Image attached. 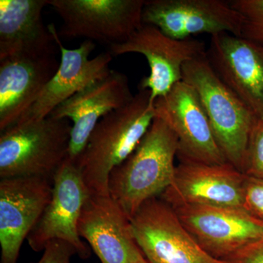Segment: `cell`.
Listing matches in <instances>:
<instances>
[{"instance_id": "cell-1", "label": "cell", "mask_w": 263, "mask_h": 263, "mask_svg": "<svg viewBox=\"0 0 263 263\" xmlns=\"http://www.w3.org/2000/svg\"><path fill=\"white\" fill-rule=\"evenodd\" d=\"M155 118L150 91L139 89L129 103L98 122L76 163L90 195H110V173L136 149Z\"/></svg>"}, {"instance_id": "cell-2", "label": "cell", "mask_w": 263, "mask_h": 263, "mask_svg": "<svg viewBox=\"0 0 263 263\" xmlns=\"http://www.w3.org/2000/svg\"><path fill=\"white\" fill-rule=\"evenodd\" d=\"M178 148L174 131L156 117L136 149L111 171L109 194L129 219L145 202L160 195L172 183Z\"/></svg>"}, {"instance_id": "cell-3", "label": "cell", "mask_w": 263, "mask_h": 263, "mask_svg": "<svg viewBox=\"0 0 263 263\" xmlns=\"http://www.w3.org/2000/svg\"><path fill=\"white\" fill-rule=\"evenodd\" d=\"M182 77L198 95L227 162L245 174L249 138L259 118L216 76L206 54L186 62Z\"/></svg>"}, {"instance_id": "cell-4", "label": "cell", "mask_w": 263, "mask_h": 263, "mask_svg": "<svg viewBox=\"0 0 263 263\" xmlns=\"http://www.w3.org/2000/svg\"><path fill=\"white\" fill-rule=\"evenodd\" d=\"M72 125L51 117L15 124L0 135V178L53 176L68 158Z\"/></svg>"}, {"instance_id": "cell-5", "label": "cell", "mask_w": 263, "mask_h": 263, "mask_svg": "<svg viewBox=\"0 0 263 263\" xmlns=\"http://www.w3.org/2000/svg\"><path fill=\"white\" fill-rule=\"evenodd\" d=\"M146 0H48L62 19V38L84 37L108 46L125 42L143 25Z\"/></svg>"}, {"instance_id": "cell-6", "label": "cell", "mask_w": 263, "mask_h": 263, "mask_svg": "<svg viewBox=\"0 0 263 263\" xmlns=\"http://www.w3.org/2000/svg\"><path fill=\"white\" fill-rule=\"evenodd\" d=\"M130 222L137 243L150 263H229L205 252L162 198L145 202Z\"/></svg>"}, {"instance_id": "cell-7", "label": "cell", "mask_w": 263, "mask_h": 263, "mask_svg": "<svg viewBox=\"0 0 263 263\" xmlns=\"http://www.w3.org/2000/svg\"><path fill=\"white\" fill-rule=\"evenodd\" d=\"M108 49L113 57L136 53L146 57L150 74L142 79L138 88L148 90L153 102L182 81L183 67L186 62L206 54L201 41L174 39L148 24H143L125 42L112 45Z\"/></svg>"}, {"instance_id": "cell-8", "label": "cell", "mask_w": 263, "mask_h": 263, "mask_svg": "<svg viewBox=\"0 0 263 263\" xmlns=\"http://www.w3.org/2000/svg\"><path fill=\"white\" fill-rule=\"evenodd\" d=\"M156 117L164 121L178 138L181 162L228 163L214 137L209 118L193 86L181 81L154 102Z\"/></svg>"}, {"instance_id": "cell-9", "label": "cell", "mask_w": 263, "mask_h": 263, "mask_svg": "<svg viewBox=\"0 0 263 263\" xmlns=\"http://www.w3.org/2000/svg\"><path fill=\"white\" fill-rule=\"evenodd\" d=\"M89 194L80 170L67 158L53 176L51 200L27 237L33 251L41 252L52 240H61L70 243L81 259L89 258L91 250L78 231Z\"/></svg>"}, {"instance_id": "cell-10", "label": "cell", "mask_w": 263, "mask_h": 263, "mask_svg": "<svg viewBox=\"0 0 263 263\" xmlns=\"http://www.w3.org/2000/svg\"><path fill=\"white\" fill-rule=\"evenodd\" d=\"M142 22L176 40L228 32L241 37L243 18L226 0H146Z\"/></svg>"}, {"instance_id": "cell-11", "label": "cell", "mask_w": 263, "mask_h": 263, "mask_svg": "<svg viewBox=\"0 0 263 263\" xmlns=\"http://www.w3.org/2000/svg\"><path fill=\"white\" fill-rule=\"evenodd\" d=\"M174 209L194 239L216 259L227 260L263 238V221L243 209L184 205Z\"/></svg>"}, {"instance_id": "cell-12", "label": "cell", "mask_w": 263, "mask_h": 263, "mask_svg": "<svg viewBox=\"0 0 263 263\" xmlns=\"http://www.w3.org/2000/svg\"><path fill=\"white\" fill-rule=\"evenodd\" d=\"M245 174L229 163L183 161L161 198L171 207L210 205L243 209Z\"/></svg>"}, {"instance_id": "cell-13", "label": "cell", "mask_w": 263, "mask_h": 263, "mask_svg": "<svg viewBox=\"0 0 263 263\" xmlns=\"http://www.w3.org/2000/svg\"><path fill=\"white\" fill-rule=\"evenodd\" d=\"M53 181L15 177L0 181L1 263H17L24 240L51 200Z\"/></svg>"}, {"instance_id": "cell-14", "label": "cell", "mask_w": 263, "mask_h": 263, "mask_svg": "<svg viewBox=\"0 0 263 263\" xmlns=\"http://www.w3.org/2000/svg\"><path fill=\"white\" fill-rule=\"evenodd\" d=\"M206 58L219 79L263 119V45L219 33L211 36Z\"/></svg>"}, {"instance_id": "cell-15", "label": "cell", "mask_w": 263, "mask_h": 263, "mask_svg": "<svg viewBox=\"0 0 263 263\" xmlns=\"http://www.w3.org/2000/svg\"><path fill=\"white\" fill-rule=\"evenodd\" d=\"M55 39L61 51V61L57 73L38 95L35 101L15 124L41 120L66 100L95 81L110 73L113 56L109 52L100 53L89 60L95 43L86 41L76 49H67L62 45L56 27L51 24ZM14 124V125H15Z\"/></svg>"}, {"instance_id": "cell-16", "label": "cell", "mask_w": 263, "mask_h": 263, "mask_svg": "<svg viewBox=\"0 0 263 263\" xmlns=\"http://www.w3.org/2000/svg\"><path fill=\"white\" fill-rule=\"evenodd\" d=\"M78 231L102 263H138L145 258L138 247L130 219L110 195H88Z\"/></svg>"}, {"instance_id": "cell-17", "label": "cell", "mask_w": 263, "mask_h": 263, "mask_svg": "<svg viewBox=\"0 0 263 263\" xmlns=\"http://www.w3.org/2000/svg\"><path fill=\"white\" fill-rule=\"evenodd\" d=\"M127 76L112 70L66 100L48 117L72 121L68 159L76 163L93 129L107 114L122 108L133 100Z\"/></svg>"}, {"instance_id": "cell-18", "label": "cell", "mask_w": 263, "mask_h": 263, "mask_svg": "<svg viewBox=\"0 0 263 263\" xmlns=\"http://www.w3.org/2000/svg\"><path fill=\"white\" fill-rule=\"evenodd\" d=\"M46 5L48 0L0 1V60L57 55L60 48L51 24L43 21Z\"/></svg>"}, {"instance_id": "cell-19", "label": "cell", "mask_w": 263, "mask_h": 263, "mask_svg": "<svg viewBox=\"0 0 263 263\" xmlns=\"http://www.w3.org/2000/svg\"><path fill=\"white\" fill-rule=\"evenodd\" d=\"M57 55L0 60V132L18 122L57 73Z\"/></svg>"}, {"instance_id": "cell-20", "label": "cell", "mask_w": 263, "mask_h": 263, "mask_svg": "<svg viewBox=\"0 0 263 263\" xmlns=\"http://www.w3.org/2000/svg\"><path fill=\"white\" fill-rule=\"evenodd\" d=\"M243 18L241 37L263 45V0H232Z\"/></svg>"}, {"instance_id": "cell-21", "label": "cell", "mask_w": 263, "mask_h": 263, "mask_svg": "<svg viewBox=\"0 0 263 263\" xmlns=\"http://www.w3.org/2000/svg\"><path fill=\"white\" fill-rule=\"evenodd\" d=\"M245 174L263 179V119H259L251 133Z\"/></svg>"}, {"instance_id": "cell-22", "label": "cell", "mask_w": 263, "mask_h": 263, "mask_svg": "<svg viewBox=\"0 0 263 263\" xmlns=\"http://www.w3.org/2000/svg\"><path fill=\"white\" fill-rule=\"evenodd\" d=\"M243 209L263 221V179L245 174Z\"/></svg>"}, {"instance_id": "cell-23", "label": "cell", "mask_w": 263, "mask_h": 263, "mask_svg": "<svg viewBox=\"0 0 263 263\" xmlns=\"http://www.w3.org/2000/svg\"><path fill=\"white\" fill-rule=\"evenodd\" d=\"M75 254H77V251L70 243L53 240L45 247L41 259L32 263H71V259Z\"/></svg>"}, {"instance_id": "cell-24", "label": "cell", "mask_w": 263, "mask_h": 263, "mask_svg": "<svg viewBox=\"0 0 263 263\" xmlns=\"http://www.w3.org/2000/svg\"><path fill=\"white\" fill-rule=\"evenodd\" d=\"M226 261L229 263H263V238L240 249Z\"/></svg>"}, {"instance_id": "cell-25", "label": "cell", "mask_w": 263, "mask_h": 263, "mask_svg": "<svg viewBox=\"0 0 263 263\" xmlns=\"http://www.w3.org/2000/svg\"><path fill=\"white\" fill-rule=\"evenodd\" d=\"M138 263H150L149 262H148V260H147V259L146 258H144L143 259H142V260L141 261V262H138Z\"/></svg>"}]
</instances>
